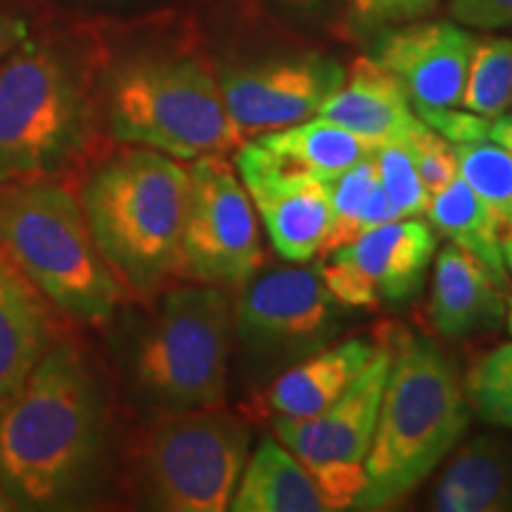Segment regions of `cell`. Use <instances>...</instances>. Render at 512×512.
Returning a JSON list of instances; mask_svg holds the SVG:
<instances>
[{
    "label": "cell",
    "instance_id": "obj_14",
    "mask_svg": "<svg viewBox=\"0 0 512 512\" xmlns=\"http://www.w3.org/2000/svg\"><path fill=\"white\" fill-rule=\"evenodd\" d=\"M235 169L275 252L292 264L316 259L332 221L328 181L273 155L259 140L238 147Z\"/></svg>",
    "mask_w": 512,
    "mask_h": 512
},
{
    "label": "cell",
    "instance_id": "obj_31",
    "mask_svg": "<svg viewBox=\"0 0 512 512\" xmlns=\"http://www.w3.org/2000/svg\"><path fill=\"white\" fill-rule=\"evenodd\" d=\"M418 117L427 126L434 128L448 143H477L486 140L489 131V117L475 112H458L456 107H441V110H418Z\"/></svg>",
    "mask_w": 512,
    "mask_h": 512
},
{
    "label": "cell",
    "instance_id": "obj_20",
    "mask_svg": "<svg viewBox=\"0 0 512 512\" xmlns=\"http://www.w3.org/2000/svg\"><path fill=\"white\" fill-rule=\"evenodd\" d=\"M432 508L441 512L512 510V446L496 437L467 441L434 486Z\"/></svg>",
    "mask_w": 512,
    "mask_h": 512
},
{
    "label": "cell",
    "instance_id": "obj_10",
    "mask_svg": "<svg viewBox=\"0 0 512 512\" xmlns=\"http://www.w3.org/2000/svg\"><path fill=\"white\" fill-rule=\"evenodd\" d=\"M259 216L226 155L192 159L181 271L192 283L242 290L264 266Z\"/></svg>",
    "mask_w": 512,
    "mask_h": 512
},
{
    "label": "cell",
    "instance_id": "obj_30",
    "mask_svg": "<svg viewBox=\"0 0 512 512\" xmlns=\"http://www.w3.org/2000/svg\"><path fill=\"white\" fill-rule=\"evenodd\" d=\"M439 0H354V17L363 27L408 24L432 15Z\"/></svg>",
    "mask_w": 512,
    "mask_h": 512
},
{
    "label": "cell",
    "instance_id": "obj_17",
    "mask_svg": "<svg viewBox=\"0 0 512 512\" xmlns=\"http://www.w3.org/2000/svg\"><path fill=\"white\" fill-rule=\"evenodd\" d=\"M505 287L482 261L453 242L434 254L430 320L446 339H465L496 330L505 320Z\"/></svg>",
    "mask_w": 512,
    "mask_h": 512
},
{
    "label": "cell",
    "instance_id": "obj_25",
    "mask_svg": "<svg viewBox=\"0 0 512 512\" xmlns=\"http://www.w3.org/2000/svg\"><path fill=\"white\" fill-rule=\"evenodd\" d=\"M463 392L477 418L512 430V342L472 361L463 377Z\"/></svg>",
    "mask_w": 512,
    "mask_h": 512
},
{
    "label": "cell",
    "instance_id": "obj_7",
    "mask_svg": "<svg viewBox=\"0 0 512 512\" xmlns=\"http://www.w3.org/2000/svg\"><path fill=\"white\" fill-rule=\"evenodd\" d=\"M233 335L226 290L202 283L169 290L138 342V396L159 415L223 406Z\"/></svg>",
    "mask_w": 512,
    "mask_h": 512
},
{
    "label": "cell",
    "instance_id": "obj_38",
    "mask_svg": "<svg viewBox=\"0 0 512 512\" xmlns=\"http://www.w3.org/2000/svg\"><path fill=\"white\" fill-rule=\"evenodd\" d=\"M510 107H512V100H510Z\"/></svg>",
    "mask_w": 512,
    "mask_h": 512
},
{
    "label": "cell",
    "instance_id": "obj_13",
    "mask_svg": "<svg viewBox=\"0 0 512 512\" xmlns=\"http://www.w3.org/2000/svg\"><path fill=\"white\" fill-rule=\"evenodd\" d=\"M347 69L318 53L226 64L219 79L228 114L242 136H259L316 117L320 105L342 86Z\"/></svg>",
    "mask_w": 512,
    "mask_h": 512
},
{
    "label": "cell",
    "instance_id": "obj_1",
    "mask_svg": "<svg viewBox=\"0 0 512 512\" xmlns=\"http://www.w3.org/2000/svg\"><path fill=\"white\" fill-rule=\"evenodd\" d=\"M107 451L95 377L72 344H50L0 413V482L19 510H72L91 496Z\"/></svg>",
    "mask_w": 512,
    "mask_h": 512
},
{
    "label": "cell",
    "instance_id": "obj_29",
    "mask_svg": "<svg viewBox=\"0 0 512 512\" xmlns=\"http://www.w3.org/2000/svg\"><path fill=\"white\" fill-rule=\"evenodd\" d=\"M403 145L411 152L415 169H418L430 197L444 190L458 176L453 145L444 136H439L434 128L427 126L425 121H422L418 131H413L411 136L403 140Z\"/></svg>",
    "mask_w": 512,
    "mask_h": 512
},
{
    "label": "cell",
    "instance_id": "obj_27",
    "mask_svg": "<svg viewBox=\"0 0 512 512\" xmlns=\"http://www.w3.org/2000/svg\"><path fill=\"white\" fill-rule=\"evenodd\" d=\"M380 183L377 166L373 155L361 159L351 169L332 178L330 188V233L325 238V245L320 254H328L332 249L347 245L361 235V219L363 211L368 207L370 195Z\"/></svg>",
    "mask_w": 512,
    "mask_h": 512
},
{
    "label": "cell",
    "instance_id": "obj_36",
    "mask_svg": "<svg viewBox=\"0 0 512 512\" xmlns=\"http://www.w3.org/2000/svg\"><path fill=\"white\" fill-rule=\"evenodd\" d=\"M12 510H19L17 503L12 501V496L8 494V489H5L3 482H0V512H12Z\"/></svg>",
    "mask_w": 512,
    "mask_h": 512
},
{
    "label": "cell",
    "instance_id": "obj_4",
    "mask_svg": "<svg viewBox=\"0 0 512 512\" xmlns=\"http://www.w3.org/2000/svg\"><path fill=\"white\" fill-rule=\"evenodd\" d=\"M0 252L55 309L110 320L124 287L95 245L81 200L55 176L0 183Z\"/></svg>",
    "mask_w": 512,
    "mask_h": 512
},
{
    "label": "cell",
    "instance_id": "obj_12",
    "mask_svg": "<svg viewBox=\"0 0 512 512\" xmlns=\"http://www.w3.org/2000/svg\"><path fill=\"white\" fill-rule=\"evenodd\" d=\"M434 254L437 235L430 223L399 219L382 223L332 249L318 261L323 285L339 306L375 309L377 304H401L422 290Z\"/></svg>",
    "mask_w": 512,
    "mask_h": 512
},
{
    "label": "cell",
    "instance_id": "obj_19",
    "mask_svg": "<svg viewBox=\"0 0 512 512\" xmlns=\"http://www.w3.org/2000/svg\"><path fill=\"white\" fill-rule=\"evenodd\" d=\"M375 351L377 344L363 337L332 342L328 347L313 351L302 361L285 368L283 375L275 377L266 392L268 411H273L275 418L287 420L311 418L325 411L347 392L349 384L361 375Z\"/></svg>",
    "mask_w": 512,
    "mask_h": 512
},
{
    "label": "cell",
    "instance_id": "obj_28",
    "mask_svg": "<svg viewBox=\"0 0 512 512\" xmlns=\"http://www.w3.org/2000/svg\"><path fill=\"white\" fill-rule=\"evenodd\" d=\"M373 159L382 188L387 190L389 200L396 204L403 219L425 214L427 204H430V192L415 169L408 147L403 143L375 145Z\"/></svg>",
    "mask_w": 512,
    "mask_h": 512
},
{
    "label": "cell",
    "instance_id": "obj_37",
    "mask_svg": "<svg viewBox=\"0 0 512 512\" xmlns=\"http://www.w3.org/2000/svg\"><path fill=\"white\" fill-rule=\"evenodd\" d=\"M505 320H508V330L512 335V297H508V309H505Z\"/></svg>",
    "mask_w": 512,
    "mask_h": 512
},
{
    "label": "cell",
    "instance_id": "obj_23",
    "mask_svg": "<svg viewBox=\"0 0 512 512\" xmlns=\"http://www.w3.org/2000/svg\"><path fill=\"white\" fill-rule=\"evenodd\" d=\"M256 140L273 155L311 171L328 183L375 152L373 143L318 114L302 124L259 133Z\"/></svg>",
    "mask_w": 512,
    "mask_h": 512
},
{
    "label": "cell",
    "instance_id": "obj_34",
    "mask_svg": "<svg viewBox=\"0 0 512 512\" xmlns=\"http://www.w3.org/2000/svg\"><path fill=\"white\" fill-rule=\"evenodd\" d=\"M486 140H494L505 150L512 152V112L510 114H498L489 121V131H486Z\"/></svg>",
    "mask_w": 512,
    "mask_h": 512
},
{
    "label": "cell",
    "instance_id": "obj_16",
    "mask_svg": "<svg viewBox=\"0 0 512 512\" xmlns=\"http://www.w3.org/2000/svg\"><path fill=\"white\" fill-rule=\"evenodd\" d=\"M318 117L373 145L403 143L422 124L399 81L373 57L354 60L342 86L320 105Z\"/></svg>",
    "mask_w": 512,
    "mask_h": 512
},
{
    "label": "cell",
    "instance_id": "obj_32",
    "mask_svg": "<svg viewBox=\"0 0 512 512\" xmlns=\"http://www.w3.org/2000/svg\"><path fill=\"white\" fill-rule=\"evenodd\" d=\"M451 15L472 29H503L512 24V0H451Z\"/></svg>",
    "mask_w": 512,
    "mask_h": 512
},
{
    "label": "cell",
    "instance_id": "obj_24",
    "mask_svg": "<svg viewBox=\"0 0 512 512\" xmlns=\"http://www.w3.org/2000/svg\"><path fill=\"white\" fill-rule=\"evenodd\" d=\"M512 100V38H477L467 67L465 91L460 107L494 119L510 107Z\"/></svg>",
    "mask_w": 512,
    "mask_h": 512
},
{
    "label": "cell",
    "instance_id": "obj_5",
    "mask_svg": "<svg viewBox=\"0 0 512 512\" xmlns=\"http://www.w3.org/2000/svg\"><path fill=\"white\" fill-rule=\"evenodd\" d=\"M107 128L119 143L176 159L228 155L245 143L219 79L181 55H143L119 64L107 83Z\"/></svg>",
    "mask_w": 512,
    "mask_h": 512
},
{
    "label": "cell",
    "instance_id": "obj_8",
    "mask_svg": "<svg viewBox=\"0 0 512 512\" xmlns=\"http://www.w3.org/2000/svg\"><path fill=\"white\" fill-rule=\"evenodd\" d=\"M249 444V427L223 406L162 415L140 444V489L157 510H228Z\"/></svg>",
    "mask_w": 512,
    "mask_h": 512
},
{
    "label": "cell",
    "instance_id": "obj_21",
    "mask_svg": "<svg viewBox=\"0 0 512 512\" xmlns=\"http://www.w3.org/2000/svg\"><path fill=\"white\" fill-rule=\"evenodd\" d=\"M228 510L325 512L330 503L302 460L280 441L266 437L247 458Z\"/></svg>",
    "mask_w": 512,
    "mask_h": 512
},
{
    "label": "cell",
    "instance_id": "obj_26",
    "mask_svg": "<svg viewBox=\"0 0 512 512\" xmlns=\"http://www.w3.org/2000/svg\"><path fill=\"white\" fill-rule=\"evenodd\" d=\"M458 174L477 192L501 221L512 219V152L494 140L456 143Z\"/></svg>",
    "mask_w": 512,
    "mask_h": 512
},
{
    "label": "cell",
    "instance_id": "obj_6",
    "mask_svg": "<svg viewBox=\"0 0 512 512\" xmlns=\"http://www.w3.org/2000/svg\"><path fill=\"white\" fill-rule=\"evenodd\" d=\"M88 133L86 91L60 50L27 38L0 62V183L62 174Z\"/></svg>",
    "mask_w": 512,
    "mask_h": 512
},
{
    "label": "cell",
    "instance_id": "obj_3",
    "mask_svg": "<svg viewBox=\"0 0 512 512\" xmlns=\"http://www.w3.org/2000/svg\"><path fill=\"white\" fill-rule=\"evenodd\" d=\"M188 197L190 169L150 147H126L88 174L83 214L126 292L152 294L181 271Z\"/></svg>",
    "mask_w": 512,
    "mask_h": 512
},
{
    "label": "cell",
    "instance_id": "obj_33",
    "mask_svg": "<svg viewBox=\"0 0 512 512\" xmlns=\"http://www.w3.org/2000/svg\"><path fill=\"white\" fill-rule=\"evenodd\" d=\"M29 38V24L17 12L0 5V62Z\"/></svg>",
    "mask_w": 512,
    "mask_h": 512
},
{
    "label": "cell",
    "instance_id": "obj_9",
    "mask_svg": "<svg viewBox=\"0 0 512 512\" xmlns=\"http://www.w3.org/2000/svg\"><path fill=\"white\" fill-rule=\"evenodd\" d=\"M392 347L377 344L375 356L347 392L311 418H275L278 441L294 453L328 498L330 510L354 508L366 486V456L387 387Z\"/></svg>",
    "mask_w": 512,
    "mask_h": 512
},
{
    "label": "cell",
    "instance_id": "obj_22",
    "mask_svg": "<svg viewBox=\"0 0 512 512\" xmlns=\"http://www.w3.org/2000/svg\"><path fill=\"white\" fill-rule=\"evenodd\" d=\"M425 214L441 235L482 261L498 283L508 290V266H505L501 249V216L460 178V174L444 190L430 197Z\"/></svg>",
    "mask_w": 512,
    "mask_h": 512
},
{
    "label": "cell",
    "instance_id": "obj_15",
    "mask_svg": "<svg viewBox=\"0 0 512 512\" xmlns=\"http://www.w3.org/2000/svg\"><path fill=\"white\" fill-rule=\"evenodd\" d=\"M477 36L458 24L408 22L375 46L373 60L399 81L413 110L460 107Z\"/></svg>",
    "mask_w": 512,
    "mask_h": 512
},
{
    "label": "cell",
    "instance_id": "obj_18",
    "mask_svg": "<svg viewBox=\"0 0 512 512\" xmlns=\"http://www.w3.org/2000/svg\"><path fill=\"white\" fill-rule=\"evenodd\" d=\"M50 344L48 302L0 252V413L22 392Z\"/></svg>",
    "mask_w": 512,
    "mask_h": 512
},
{
    "label": "cell",
    "instance_id": "obj_35",
    "mask_svg": "<svg viewBox=\"0 0 512 512\" xmlns=\"http://www.w3.org/2000/svg\"><path fill=\"white\" fill-rule=\"evenodd\" d=\"M501 249H503L505 266H508L512 273V219L501 223Z\"/></svg>",
    "mask_w": 512,
    "mask_h": 512
},
{
    "label": "cell",
    "instance_id": "obj_11",
    "mask_svg": "<svg viewBox=\"0 0 512 512\" xmlns=\"http://www.w3.org/2000/svg\"><path fill=\"white\" fill-rule=\"evenodd\" d=\"M233 330L252 361L278 370L335 342L342 316L318 266L278 268L242 287Z\"/></svg>",
    "mask_w": 512,
    "mask_h": 512
},
{
    "label": "cell",
    "instance_id": "obj_2",
    "mask_svg": "<svg viewBox=\"0 0 512 512\" xmlns=\"http://www.w3.org/2000/svg\"><path fill=\"white\" fill-rule=\"evenodd\" d=\"M387 387L354 510H384L411 496L470 425L463 380L430 339L394 335Z\"/></svg>",
    "mask_w": 512,
    "mask_h": 512
}]
</instances>
